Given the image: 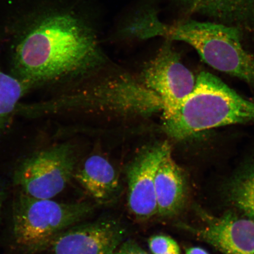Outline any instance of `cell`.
<instances>
[{"label": "cell", "instance_id": "8fae6325", "mask_svg": "<svg viewBox=\"0 0 254 254\" xmlns=\"http://www.w3.org/2000/svg\"><path fill=\"white\" fill-rule=\"evenodd\" d=\"M155 190L157 214L171 217L183 210L188 196V184L183 170L174 160L171 148L158 167Z\"/></svg>", "mask_w": 254, "mask_h": 254}, {"label": "cell", "instance_id": "9a60e30c", "mask_svg": "<svg viewBox=\"0 0 254 254\" xmlns=\"http://www.w3.org/2000/svg\"><path fill=\"white\" fill-rule=\"evenodd\" d=\"M152 254H181L179 244L173 238L158 234L151 237L148 241Z\"/></svg>", "mask_w": 254, "mask_h": 254}, {"label": "cell", "instance_id": "7a4b0ae2", "mask_svg": "<svg viewBox=\"0 0 254 254\" xmlns=\"http://www.w3.org/2000/svg\"><path fill=\"white\" fill-rule=\"evenodd\" d=\"M243 32L237 27L190 18L168 25L155 14L145 21L142 36H161L189 44L211 67L254 86V56L243 47Z\"/></svg>", "mask_w": 254, "mask_h": 254}, {"label": "cell", "instance_id": "277c9868", "mask_svg": "<svg viewBox=\"0 0 254 254\" xmlns=\"http://www.w3.org/2000/svg\"><path fill=\"white\" fill-rule=\"evenodd\" d=\"M93 208L86 202H60L20 192L12 207L14 244L24 253H42L57 236L83 220Z\"/></svg>", "mask_w": 254, "mask_h": 254}, {"label": "cell", "instance_id": "ba28073f", "mask_svg": "<svg viewBox=\"0 0 254 254\" xmlns=\"http://www.w3.org/2000/svg\"><path fill=\"white\" fill-rule=\"evenodd\" d=\"M202 226L190 231L223 254H254V221L228 211L214 216L199 211Z\"/></svg>", "mask_w": 254, "mask_h": 254}, {"label": "cell", "instance_id": "7c38bea8", "mask_svg": "<svg viewBox=\"0 0 254 254\" xmlns=\"http://www.w3.org/2000/svg\"><path fill=\"white\" fill-rule=\"evenodd\" d=\"M74 177L98 202H109L118 192V174L112 164L100 155H94L87 158Z\"/></svg>", "mask_w": 254, "mask_h": 254}, {"label": "cell", "instance_id": "8992f818", "mask_svg": "<svg viewBox=\"0 0 254 254\" xmlns=\"http://www.w3.org/2000/svg\"><path fill=\"white\" fill-rule=\"evenodd\" d=\"M146 88L160 100L164 120L173 117L194 88L196 78L184 64L171 41H166L141 73Z\"/></svg>", "mask_w": 254, "mask_h": 254}, {"label": "cell", "instance_id": "4fadbf2b", "mask_svg": "<svg viewBox=\"0 0 254 254\" xmlns=\"http://www.w3.org/2000/svg\"><path fill=\"white\" fill-rule=\"evenodd\" d=\"M224 190L228 202L254 221V160L237 170L225 183Z\"/></svg>", "mask_w": 254, "mask_h": 254}, {"label": "cell", "instance_id": "e0dca14e", "mask_svg": "<svg viewBox=\"0 0 254 254\" xmlns=\"http://www.w3.org/2000/svg\"><path fill=\"white\" fill-rule=\"evenodd\" d=\"M186 254H209L208 252L201 247H191L187 249Z\"/></svg>", "mask_w": 254, "mask_h": 254}, {"label": "cell", "instance_id": "5bb4252c", "mask_svg": "<svg viewBox=\"0 0 254 254\" xmlns=\"http://www.w3.org/2000/svg\"><path fill=\"white\" fill-rule=\"evenodd\" d=\"M30 90L20 79L0 69V135L11 126L20 100Z\"/></svg>", "mask_w": 254, "mask_h": 254}, {"label": "cell", "instance_id": "30bf717a", "mask_svg": "<svg viewBox=\"0 0 254 254\" xmlns=\"http://www.w3.org/2000/svg\"><path fill=\"white\" fill-rule=\"evenodd\" d=\"M172 1L186 18L199 15L214 23L237 27L243 31H254V0Z\"/></svg>", "mask_w": 254, "mask_h": 254}, {"label": "cell", "instance_id": "2e32d148", "mask_svg": "<svg viewBox=\"0 0 254 254\" xmlns=\"http://www.w3.org/2000/svg\"><path fill=\"white\" fill-rule=\"evenodd\" d=\"M114 254H150L142 249L135 241L129 240L123 242Z\"/></svg>", "mask_w": 254, "mask_h": 254}, {"label": "cell", "instance_id": "3957f363", "mask_svg": "<svg viewBox=\"0 0 254 254\" xmlns=\"http://www.w3.org/2000/svg\"><path fill=\"white\" fill-rule=\"evenodd\" d=\"M252 123L254 103L214 74L202 71L179 110L164 120V128L170 137L183 140L209 129Z\"/></svg>", "mask_w": 254, "mask_h": 254}, {"label": "cell", "instance_id": "9c48e42d", "mask_svg": "<svg viewBox=\"0 0 254 254\" xmlns=\"http://www.w3.org/2000/svg\"><path fill=\"white\" fill-rule=\"evenodd\" d=\"M170 146L167 142L152 146L136 157L127 171L128 204L138 220H149L157 214L155 176L159 164Z\"/></svg>", "mask_w": 254, "mask_h": 254}, {"label": "cell", "instance_id": "5b68a950", "mask_svg": "<svg viewBox=\"0 0 254 254\" xmlns=\"http://www.w3.org/2000/svg\"><path fill=\"white\" fill-rule=\"evenodd\" d=\"M75 155L70 144L51 146L25 158L16 168L14 185L31 197L53 199L75 173Z\"/></svg>", "mask_w": 254, "mask_h": 254}, {"label": "cell", "instance_id": "6da1fadb", "mask_svg": "<svg viewBox=\"0 0 254 254\" xmlns=\"http://www.w3.org/2000/svg\"><path fill=\"white\" fill-rule=\"evenodd\" d=\"M106 60L91 17L59 12L40 20L19 41L14 76L31 90L93 71Z\"/></svg>", "mask_w": 254, "mask_h": 254}, {"label": "cell", "instance_id": "ac0fdd59", "mask_svg": "<svg viewBox=\"0 0 254 254\" xmlns=\"http://www.w3.org/2000/svg\"><path fill=\"white\" fill-rule=\"evenodd\" d=\"M3 195H4V192H3L2 186L1 185V184H0V210H1L2 204Z\"/></svg>", "mask_w": 254, "mask_h": 254}, {"label": "cell", "instance_id": "52a82bcc", "mask_svg": "<svg viewBox=\"0 0 254 254\" xmlns=\"http://www.w3.org/2000/svg\"><path fill=\"white\" fill-rule=\"evenodd\" d=\"M118 221L103 219L77 224L57 236L45 254H114L125 238Z\"/></svg>", "mask_w": 254, "mask_h": 254}]
</instances>
